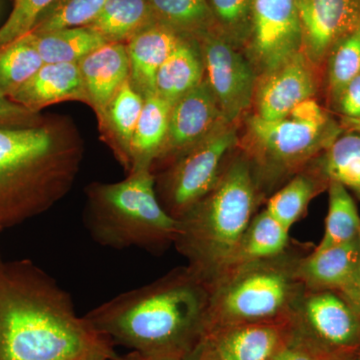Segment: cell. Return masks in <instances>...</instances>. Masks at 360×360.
<instances>
[{
	"mask_svg": "<svg viewBox=\"0 0 360 360\" xmlns=\"http://www.w3.org/2000/svg\"><path fill=\"white\" fill-rule=\"evenodd\" d=\"M355 360H360V352L357 354L356 357H355Z\"/></svg>",
	"mask_w": 360,
	"mask_h": 360,
	"instance_id": "f6af8a7d",
	"label": "cell"
},
{
	"mask_svg": "<svg viewBox=\"0 0 360 360\" xmlns=\"http://www.w3.org/2000/svg\"><path fill=\"white\" fill-rule=\"evenodd\" d=\"M89 105L97 117L129 78L127 45L108 42L77 63Z\"/></svg>",
	"mask_w": 360,
	"mask_h": 360,
	"instance_id": "e0dca14e",
	"label": "cell"
},
{
	"mask_svg": "<svg viewBox=\"0 0 360 360\" xmlns=\"http://www.w3.org/2000/svg\"><path fill=\"white\" fill-rule=\"evenodd\" d=\"M39 214L30 201L0 184V231Z\"/></svg>",
	"mask_w": 360,
	"mask_h": 360,
	"instance_id": "e575fe53",
	"label": "cell"
},
{
	"mask_svg": "<svg viewBox=\"0 0 360 360\" xmlns=\"http://www.w3.org/2000/svg\"><path fill=\"white\" fill-rule=\"evenodd\" d=\"M110 341L30 260H0V360H78Z\"/></svg>",
	"mask_w": 360,
	"mask_h": 360,
	"instance_id": "7a4b0ae2",
	"label": "cell"
},
{
	"mask_svg": "<svg viewBox=\"0 0 360 360\" xmlns=\"http://www.w3.org/2000/svg\"><path fill=\"white\" fill-rule=\"evenodd\" d=\"M317 68L300 51L276 70L257 77L255 115L265 120H283L298 103L312 98L319 86Z\"/></svg>",
	"mask_w": 360,
	"mask_h": 360,
	"instance_id": "5bb4252c",
	"label": "cell"
},
{
	"mask_svg": "<svg viewBox=\"0 0 360 360\" xmlns=\"http://www.w3.org/2000/svg\"><path fill=\"white\" fill-rule=\"evenodd\" d=\"M238 123H232L214 132L175 158L155 179L158 200L168 214L181 219L214 188L238 148Z\"/></svg>",
	"mask_w": 360,
	"mask_h": 360,
	"instance_id": "ba28073f",
	"label": "cell"
},
{
	"mask_svg": "<svg viewBox=\"0 0 360 360\" xmlns=\"http://www.w3.org/2000/svg\"><path fill=\"white\" fill-rule=\"evenodd\" d=\"M359 26H360V1H359Z\"/></svg>",
	"mask_w": 360,
	"mask_h": 360,
	"instance_id": "bcb514c9",
	"label": "cell"
},
{
	"mask_svg": "<svg viewBox=\"0 0 360 360\" xmlns=\"http://www.w3.org/2000/svg\"><path fill=\"white\" fill-rule=\"evenodd\" d=\"M172 106L156 94L144 98L132 139L129 174L141 169L153 172L167 141Z\"/></svg>",
	"mask_w": 360,
	"mask_h": 360,
	"instance_id": "7402d4cb",
	"label": "cell"
},
{
	"mask_svg": "<svg viewBox=\"0 0 360 360\" xmlns=\"http://www.w3.org/2000/svg\"><path fill=\"white\" fill-rule=\"evenodd\" d=\"M328 212L323 238L314 250L321 251L359 238L360 217L347 187L328 184Z\"/></svg>",
	"mask_w": 360,
	"mask_h": 360,
	"instance_id": "83f0119b",
	"label": "cell"
},
{
	"mask_svg": "<svg viewBox=\"0 0 360 360\" xmlns=\"http://www.w3.org/2000/svg\"><path fill=\"white\" fill-rule=\"evenodd\" d=\"M210 290L188 266L179 267L84 315L92 329L146 359H182L205 335Z\"/></svg>",
	"mask_w": 360,
	"mask_h": 360,
	"instance_id": "6da1fadb",
	"label": "cell"
},
{
	"mask_svg": "<svg viewBox=\"0 0 360 360\" xmlns=\"http://www.w3.org/2000/svg\"><path fill=\"white\" fill-rule=\"evenodd\" d=\"M302 51L297 0H253L252 30L245 54L257 77Z\"/></svg>",
	"mask_w": 360,
	"mask_h": 360,
	"instance_id": "30bf717a",
	"label": "cell"
},
{
	"mask_svg": "<svg viewBox=\"0 0 360 360\" xmlns=\"http://www.w3.org/2000/svg\"><path fill=\"white\" fill-rule=\"evenodd\" d=\"M143 104L144 97L132 86L129 78L97 117L104 141L127 172L132 139Z\"/></svg>",
	"mask_w": 360,
	"mask_h": 360,
	"instance_id": "ffe728a7",
	"label": "cell"
},
{
	"mask_svg": "<svg viewBox=\"0 0 360 360\" xmlns=\"http://www.w3.org/2000/svg\"><path fill=\"white\" fill-rule=\"evenodd\" d=\"M293 319L206 329L198 349L210 360H274L290 340Z\"/></svg>",
	"mask_w": 360,
	"mask_h": 360,
	"instance_id": "4fadbf2b",
	"label": "cell"
},
{
	"mask_svg": "<svg viewBox=\"0 0 360 360\" xmlns=\"http://www.w3.org/2000/svg\"><path fill=\"white\" fill-rule=\"evenodd\" d=\"M85 226L101 245L139 248L160 252L174 245L179 221L160 205L151 170L130 172L115 184H94L87 189Z\"/></svg>",
	"mask_w": 360,
	"mask_h": 360,
	"instance_id": "277c9868",
	"label": "cell"
},
{
	"mask_svg": "<svg viewBox=\"0 0 360 360\" xmlns=\"http://www.w3.org/2000/svg\"><path fill=\"white\" fill-rule=\"evenodd\" d=\"M79 160V146L44 122L0 127V184L26 198L39 213L70 189Z\"/></svg>",
	"mask_w": 360,
	"mask_h": 360,
	"instance_id": "8992f818",
	"label": "cell"
},
{
	"mask_svg": "<svg viewBox=\"0 0 360 360\" xmlns=\"http://www.w3.org/2000/svg\"><path fill=\"white\" fill-rule=\"evenodd\" d=\"M30 33L44 63H78L108 44L101 35L86 26Z\"/></svg>",
	"mask_w": 360,
	"mask_h": 360,
	"instance_id": "484cf974",
	"label": "cell"
},
{
	"mask_svg": "<svg viewBox=\"0 0 360 360\" xmlns=\"http://www.w3.org/2000/svg\"><path fill=\"white\" fill-rule=\"evenodd\" d=\"M328 356L293 322L290 340L274 360H324Z\"/></svg>",
	"mask_w": 360,
	"mask_h": 360,
	"instance_id": "d590c367",
	"label": "cell"
},
{
	"mask_svg": "<svg viewBox=\"0 0 360 360\" xmlns=\"http://www.w3.org/2000/svg\"><path fill=\"white\" fill-rule=\"evenodd\" d=\"M333 103L342 117L360 120V75L345 85Z\"/></svg>",
	"mask_w": 360,
	"mask_h": 360,
	"instance_id": "74e56055",
	"label": "cell"
},
{
	"mask_svg": "<svg viewBox=\"0 0 360 360\" xmlns=\"http://www.w3.org/2000/svg\"><path fill=\"white\" fill-rule=\"evenodd\" d=\"M288 245L290 229L264 208L253 217L221 276L241 265L279 257L288 250Z\"/></svg>",
	"mask_w": 360,
	"mask_h": 360,
	"instance_id": "603a6c76",
	"label": "cell"
},
{
	"mask_svg": "<svg viewBox=\"0 0 360 360\" xmlns=\"http://www.w3.org/2000/svg\"><path fill=\"white\" fill-rule=\"evenodd\" d=\"M56 0H13V11L0 27V47L33 30L40 16Z\"/></svg>",
	"mask_w": 360,
	"mask_h": 360,
	"instance_id": "836d02e7",
	"label": "cell"
},
{
	"mask_svg": "<svg viewBox=\"0 0 360 360\" xmlns=\"http://www.w3.org/2000/svg\"><path fill=\"white\" fill-rule=\"evenodd\" d=\"M326 63L328 89L333 103L345 85L360 75V26L331 49Z\"/></svg>",
	"mask_w": 360,
	"mask_h": 360,
	"instance_id": "1f68e13d",
	"label": "cell"
},
{
	"mask_svg": "<svg viewBox=\"0 0 360 360\" xmlns=\"http://www.w3.org/2000/svg\"><path fill=\"white\" fill-rule=\"evenodd\" d=\"M108 0H56L30 32L42 33L89 25Z\"/></svg>",
	"mask_w": 360,
	"mask_h": 360,
	"instance_id": "d6a6232c",
	"label": "cell"
},
{
	"mask_svg": "<svg viewBox=\"0 0 360 360\" xmlns=\"http://www.w3.org/2000/svg\"><path fill=\"white\" fill-rule=\"evenodd\" d=\"M203 80L205 65L200 42L184 35L158 71L155 94L174 104Z\"/></svg>",
	"mask_w": 360,
	"mask_h": 360,
	"instance_id": "44dd1931",
	"label": "cell"
},
{
	"mask_svg": "<svg viewBox=\"0 0 360 360\" xmlns=\"http://www.w3.org/2000/svg\"><path fill=\"white\" fill-rule=\"evenodd\" d=\"M150 360V359H149ZM153 360H181L179 359H153Z\"/></svg>",
	"mask_w": 360,
	"mask_h": 360,
	"instance_id": "ee69618b",
	"label": "cell"
},
{
	"mask_svg": "<svg viewBox=\"0 0 360 360\" xmlns=\"http://www.w3.org/2000/svg\"><path fill=\"white\" fill-rule=\"evenodd\" d=\"M205 80L229 123H238L253 104L257 75L245 52L214 30L200 39Z\"/></svg>",
	"mask_w": 360,
	"mask_h": 360,
	"instance_id": "9c48e42d",
	"label": "cell"
},
{
	"mask_svg": "<svg viewBox=\"0 0 360 360\" xmlns=\"http://www.w3.org/2000/svg\"><path fill=\"white\" fill-rule=\"evenodd\" d=\"M340 132L331 118L304 122L288 115L283 120H265L253 113L245 116L238 149L250 161L265 198L309 167Z\"/></svg>",
	"mask_w": 360,
	"mask_h": 360,
	"instance_id": "52a82bcc",
	"label": "cell"
},
{
	"mask_svg": "<svg viewBox=\"0 0 360 360\" xmlns=\"http://www.w3.org/2000/svg\"><path fill=\"white\" fill-rule=\"evenodd\" d=\"M158 22L148 0H108L86 27L108 42L127 44L148 26Z\"/></svg>",
	"mask_w": 360,
	"mask_h": 360,
	"instance_id": "cb8c5ba5",
	"label": "cell"
},
{
	"mask_svg": "<svg viewBox=\"0 0 360 360\" xmlns=\"http://www.w3.org/2000/svg\"><path fill=\"white\" fill-rule=\"evenodd\" d=\"M115 355L112 345H108L92 350L89 354L78 360H106L111 356H115Z\"/></svg>",
	"mask_w": 360,
	"mask_h": 360,
	"instance_id": "f35d334b",
	"label": "cell"
},
{
	"mask_svg": "<svg viewBox=\"0 0 360 360\" xmlns=\"http://www.w3.org/2000/svg\"><path fill=\"white\" fill-rule=\"evenodd\" d=\"M300 258L286 250L224 272L210 286L205 330L292 321L305 292L297 274Z\"/></svg>",
	"mask_w": 360,
	"mask_h": 360,
	"instance_id": "5b68a950",
	"label": "cell"
},
{
	"mask_svg": "<svg viewBox=\"0 0 360 360\" xmlns=\"http://www.w3.org/2000/svg\"><path fill=\"white\" fill-rule=\"evenodd\" d=\"M264 198L250 161L239 150L214 188L179 220L174 246L208 288L226 269Z\"/></svg>",
	"mask_w": 360,
	"mask_h": 360,
	"instance_id": "3957f363",
	"label": "cell"
},
{
	"mask_svg": "<svg viewBox=\"0 0 360 360\" xmlns=\"http://www.w3.org/2000/svg\"><path fill=\"white\" fill-rule=\"evenodd\" d=\"M360 0H297L302 52L316 68L331 49L359 27Z\"/></svg>",
	"mask_w": 360,
	"mask_h": 360,
	"instance_id": "9a60e30c",
	"label": "cell"
},
{
	"mask_svg": "<svg viewBox=\"0 0 360 360\" xmlns=\"http://www.w3.org/2000/svg\"><path fill=\"white\" fill-rule=\"evenodd\" d=\"M232 123L227 122L205 80L172 106L165 148L153 168L175 158Z\"/></svg>",
	"mask_w": 360,
	"mask_h": 360,
	"instance_id": "7c38bea8",
	"label": "cell"
},
{
	"mask_svg": "<svg viewBox=\"0 0 360 360\" xmlns=\"http://www.w3.org/2000/svg\"><path fill=\"white\" fill-rule=\"evenodd\" d=\"M182 37L184 35L181 33L158 21L125 44L129 56L130 84L144 98L155 94L158 71Z\"/></svg>",
	"mask_w": 360,
	"mask_h": 360,
	"instance_id": "d6986e66",
	"label": "cell"
},
{
	"mask_svg": "<svg viewBox=\"0 0 360 360\" xmlns=\"http://www.w3.org/2000/svg\"><path fill=\"white\" fill-rule=\"evenodd\" d=\"M8 98L37 113L46 106L63 101L89 104L77 63H44L32 79Z\"/></svg>",
	"mask_w": 360,
	"mask_h": 360,
	"instance_id": "ac0fdd59",
	"label": "cell"
},
{
	"mask_svg": "<svg viewBox=\"0 0 360 360\" xmlns=\"http://www.w3.org/2000/svg\"><path fill=\"white\" fill-rule=\"evenodd\" d=\"M156 20L186 37L200 39L214 30L207 0H148Z\"/></svg>",
	"mask_w": 360,
	"mask_h": 360,
	"instance_id": "f546056e",
	"label": "cell"
},
{
	"mask_svg": "<svg viewBox=\"0 0 360 360\" xmlns=\"http://www.w3.org/2000/svg\"><path fill=\"white\" fill-rule=\"evenodd\" d=\"M328 186L309 168L295 175L274 191L266 201L265 210L286 229L302 219L310 201Z\"/></svg>",
	"mask_w": 360,
	"mask_h": 360,
	"instance_id": "4316f807",
	"label": "cell"
},
{
	"mask_svg": "<svg viewBox=\"0 0 360 360\" xmlns=\"http://www.w3.org/2000/svg\"><path fill=\"white\" fill-rule=\"evenodd\" d=\"M181 360H210L208 357H206L202 352H200L198 348H194L191 354H187L186 357H184Z\"/></svg>",
	"mask_w": 360,
	"mask_h": 360,
	"instance_id": "b9f144b4",
	"label": "cell"
},
{
	"mask_svg": "<svg viewBox=\"0 0 360 360\" xmlns=\"http://www.w3.org/2000/svg\"><path fill=\"white\" fill-rule=\"evenodd\" d=\"M298 277L307 291H333L360 312V240L314 250L300 258Z\"/></svg>",
	"mask_w": 360,
	"mask_h": 360,
	"instance_id": "2e32d148",
	"label": "cell"
},
{
	"mask_svg": "<svg viewBox=\"0 0 360 360\" xmlns=\"http://www.w3.org/2000/svg\"><path fill=\"white\" fill-rule=\"evenodd\" d=\"M342 127L347 131L359 132L360 134V120H350V118L342 117Z\"/></svg>",
	"mask_w": 360,
	"mask_h": 360,
	"instance_id": "ab89813d",
	"label": "cell"
},
{
	"mask_svg": "<svg viewBox=\"0 0 360 360\" xmlns=\"http://www.w3.org/2000/svg\"><path fill=\"white\" fill-rule=\"evenodd\" d=\"M326 184L338 182L360 198V134L338 136L307 167Z\"/></svg>",
	"mask_w": 360,
	"mask_h": 360,
	"instance_id": "d4e9b609",
	"label": "cell"
},
{
	"mask_svg": "<svg viewBox=\"0 0 360 360\" xmlns=\"http://www.w3.org/2000/svg\"><path fill=\"white\" fill-rule=\"evenodd\" d=\"M106 360H149L146 359V357L142 356L141 354H139V352H132L131 354L129 355H125L123 357H118L117 355H115V356H111L110 359Z\"/></svg>",
	"mask_w": 360,
	"mask_h": 360,
	"instance_id": "60d3db41",
	"label": "cell"
},
{
	"mask_svg": "<svg viewBox=\"0 0 360 360\" xmlns=\"http://www.w3.org/2000/svg\"><path fill=\"white\" fill-rule=\"evenodd\" d=\"M44 65L30 32L0 47V91L11 96Z\"/></svg>",
	"mask_w": 360,
	"mask_h": 360,
	"instance_id": "f1b7e54d",
	"label": "cell"
},
{
	"mask_svg": "<svg viewBox=\"0 0 360 360\" xmlns=\"http://www.w3.org/2000/svg\"><path fill=\"white\" fill-rule=\"evenodd\" d=\"M42 122L39 113L26 110L0 91V127H30Z\"/></svg>",
	"mask_w": 360,
	"mask_h": 360,
	"instance_id": "8d00e7d4",
	"label": "cell"
},
{
	"mask_svg": "<svg viewBox=\"0 0 360 360\" xmlns=\"http://www.w3.org/2000/svg\"><path fill=\"white\" fill-rule=\"evenodd\" d=\"M293 321L326 354L360 352L359 310L338 293L305 290Z\"/></svg>",
	"mask_w": 360,
	"mask_h": 360,
	"instance_id": "8fae6325",
	"label": "cell"
},
{
	"mask_svg": "<svg viewBox=\"0 0 360 360\" xmlns=\"http://www.w3.org/2000/svg\"><path fill=\"white\" fill-rule=\"evenodd\" d=\"M357 354H333L324 360H355Z\"/></svg>",
	"mask_w": 360,
	"mask_h": 360,
	"instance_id": "7bdbcfd3",
	"label": "cell"
},
{
	"mask_svg": "<svg viewBox=\"0 0 360 360\" xmlns=\"http://www.w3.org/2000/svg\"><path fill=\"white\" fill-rule=\"evenodd\" d=\"M214 32L245 51L252 30L253 0H207Z\"/></svg>",
	"mask_w": 360,
	"mask_h": 360,
	"instance_id": "4dcf8cb0",
	"label": "cell"
},
{
	"mask_svg": "<svg viewBox=\"0 0 360 360\" xmlns=\"http://www.w3.org/2000/svg\"><path fill=\"white\" fill-rule=\"evenodd\" d=\"M359 240H360V231H359Z\"/></svg>",
	"mask_w": 360,
	"mask_h": 360,
	"instance_id": "7dc6e473",
	"label": "cell"
}]
</instances>
